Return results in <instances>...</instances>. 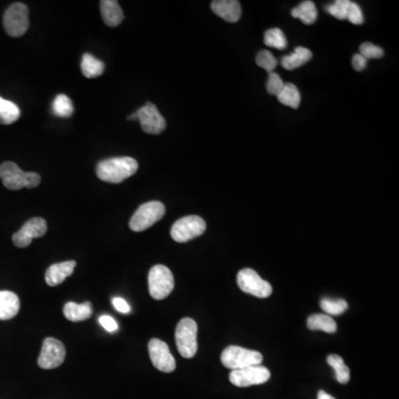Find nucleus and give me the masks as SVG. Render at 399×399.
I'll list each match as a JSON object with an SVG mask.
<instances>
[{
	"label": "nucleus",
	"mask_w": 399,
	"mask_h": 399,
	"mask_svg": "<svg viewBox=\"0 0 399 399\" xmlns=\"http://www.w3.org/2000/svg\"><path fill=\"white\" fill-rule=\"evenodd\" d=\"M139 164L137 160L130 156L111 158L99 162L97 165V175L100 180L108 184H121L137 173Z\"/></svg>",
	"instance_id": "nucleus-1"
},
{
	"label": "nucleus",
	"mask_w": 399,
	"mask_h": 399,
	"mask_svg": "<svg viewBox=\"0 0 399 399\" xmlns=\"http://www.w3.org/2000/svg\"><path fill=\"white\" fill-rule=\"evenodd\" d=\"M0 179L7 189L17 191L24 188L33 189L40 184V175L36 172H24L14 162H3L0 165Z\"/></svg>",
	"instance_id": "nucleus-2"
},
{
	"label": "nucleus",
	"mask_w": 399,
	"mask_h": 399,
	"mask_svg": "<svg viewBox=\"0 0 399 399\" xmlns=\"http://www.w3.org/2000/svg\"><path fill=\"white\" fill-rule=\"evenodd\" d=\"M221 361L227 368L238 370V369H243L246 367L261 365L263 361V355L257 350H246L241 346L231 345L223 350Z\"/></svg>",
	"instance_id": "nucleus-3"
},
{
	"label": "nucleus",
	"mask_w": 399,
	"mask_h": 399,
	"mask_svg": "<svg viewBox=\"0 0 399 399\" xmlns=\"http://www.w3.org/2000/svg\"><path fill=\"white\" fill-rule=\"evenodd\" d=\"M175 343L184 359L195 357L197 352V324L190 318H182L175 329Z\"/></svg>",
	"instance_id": "nucleus-4"
},
{
	"label": "nucleus",
	"mask_w": 399,
	"mask_h": 399,
	"mask_svg": "<svg viewBox=\"0 0 399 399\" xmlns=\"http://www.w3.org/2000/svg\"><path fill=\"white\" fill-rule=\"evenodd\" d=\"M165 214V206L159 201H150L141 205L132 215L129 227L134 232H142L156 225Z\"/></svg>",
	"instance_id": "nucleus-5"
},
{
	"label": "nucleus",
	"mask_w": 399,
	"mask_h": 399,
	"mask_svg": "<svg viewBox=\"0 0 399 399\" xmlns=\"http://www.w3.org/2000/svg\"><path fill=\"white\" fill-rule=\"evenodd\" d=\"M149 292L151 298L161 301L172 293L174 288V277L167 266H154L149 272Z\"/></svg>",
	"instance_id": "nucleus-6"
},
{
	"label": "nucleus",
	"mask_w": 399,
	"mask_h": 399,
	"mask_svg": "<svg viewBox=\"0 0 399 399\" xmlns=\"http://www.w3.org/2000/svg\"><path fill=\"white\" fill-rule=\"evenodd\" d=\"M206 230V223L197 215L184 216L171 227V238L178 243H186L202 236Z\"/></svg>",
	"instance_id": "nucleus-7"
},
{
	"label": "nucleus",
	"mask_w": 399,
	"mask_h": 399,
	"mask_svg": "<svg viewBox=\"0 0 399 399\" xmlns=\"http://www.w3.org/2000/svg\"><path fill=\"white\" fill-rule=\"evenodd\" d=\"M6 33L11 37H22L29 27V10L25 3H16L6 10L3 16Z\"/></svg>",
	"instance_id": "nucleus-8"
},
{
	"label": "nucleus",
	"mask_w": 399,
	"mask_h": 399,
	"mask_svg": "<svg viewBox=\"0 0 399 399\" xmlns=\"http://www.w3.org/2000/svg\"><path fill=\"white\" fill-rule=\"evenodd\" d=\"M238 285L241 291L259 298H266L273 293L272 285L264 281L252 268H243L238 274Z\"/></svg>",
	"instance_id": "nucleus-9"
},
{
	"label": "nucleus",
	"mask_w": 399,
	"mask_h": 399,
	"mask_svg": "<svg viewBox=\"0 0 399 399\" xmlns=\"http://www.w3.org/2000/svg\"><path fill=\"white\" fill-rule=\"evenodd\" d=\"M66 359V348L63 343L54 337H47L42 343L38 365L42 369H54L60 366Z\"/></svg>",
	"instance_id": "nucleus-10"
},
{
	"label": "nucleus",
	"mask_w": 399,
	"mask_h": 399,
	"mask_svg": "<svg viewBox=\"0 0 399 399\" xmlns=\"http://www.w3.org/2000/svg\"><path fill=\"white\" fill-rule=\"evenodd\" d=\"M270 378H271V373L262 365L232 370L230 374V382L236 387L261 385V384L266 383Z\"/></svg>",
	"instance_id": "nucleus-11"
},
{
	"label": "nucleus",
	"mask_w": 399,
	"mask_h": 399,
	"mask_svg": "<svg viewBox=\"0 0 399 399\" xmlns=\"http://www.w3.org/2000/svg\"><path fill=\"white\" fill-rule=\"evenodd\" d=\"M148 350L151 361L156 369L163 373L174 372L177 364L167 343L161 339H152L149 342Z\"/></svg>",
	"instance_id": "nucleus-12"
},
{
	"label": "nucleus",
	"mask_w": 399,
	"mask_h": 399,
	"mask_svg": "<svg viewBox=\"0 0 399 399\" xmlns=\"http://www.w3.org/2000/svg\"><path fill=\"white\" fill-rule=\"evenodd\" d=\"M48 231L47 222L42 218H33L22 225L18 232L13 236V242L17 247L24 249L31 245L33 238H42Z\"/></svg>",
	"instance_id": "nucleus-13"
},
{
	"label": "nucleus",
	"mask_w": 399,
	"mask_h": 399,
	"mask_svg": "<svg viewBox=\"0 0 399 399\" xmlns=\"http://www.w3.org/2000/svg\"><path fill=\"white\" fill-rule=\"evenodd\" d=\"M138 120L145 133L160 134L164 131L167 123L159 113L158 108L151 102H147L137 111Z\"/></svg>",
	"instance_id": "nucleus-14"
},
{
	"label": "nucleus",
	"mask_w": 399,
	"mask_h": 399,
	"mask_svg": "<svg viewBox=\"0 0 399 399\" xmlns=\"http://www.w3.org/2000/svg\"><path fill=\"white\" fill-rule=\"evenodd\" d=\"M211 8L216 16L221 17L227 22H238L242 15L238 0H215L211 3Z\"/></svg>",
	"instance_id": "nucleus-15"
},
{
	"label": "nucleus",
	"mask_w": 399,
	"mask_h": 399,
	"mask_svg": "<svg viewBox=\"0 0 399 399\" xmlns=\"http://www.w3.org/2000/svg\"><path fill=\"white\" fill-rule=\"evenodd\" d=\"M77 263L74 261H67V262L57 263L52 264L46 271V283L49 286H58L65 282L67 277H70L74 273V268Z\"/></svg>",
	"instance_id": "nucleus-16"
},
{
	"label": "nucleus",
	"mask_w": 399,
	"mask_h": 399,
	"mask_svg": "<svg viewBox=\"0 0 399 399\" xmlns=\"http://www.w3.org/2000/svg\"><path fill=\"white\" fill-rule=\"evenodd\" d=\"M20 309L19 298L10 291H0V320L14 318Z\"/></svg>",
	"instance_id": "nucleus-17"
},
{
	"label": "nucleus",
	"mask_w": 399,
	"mask_h": 399,
	"mask_svg": "<svg viewBox=\"0 0 399 399\" xmlns=\"http://www.w3.org/2000/svg\"><path fill=\"white\" fill-rule=\"evenodd\" d=\"M102 19L109 27H117L121 25L124 15L118 1L115 0H102L100 3Z\"/></svg>",
	"instance_id": "nucleus-18"
},
{
	"label": "nucleus",
	"mask_w": 399,
	"mask_h": 399,
	"mask_svg": "<svg viewBox=\"0 0 399 399\" xmlns=\"http://www.w3.org/2000/svg\"><path fill=\"white\" fill-rule=\"evenodd\" d=\"M63 315L67 320L72 322H82L90 318L92 315V304L90 302L77 304L74 302H68L63 307Z\"/></svg>",
	"instance_id": "nucleus-19"
},
{
	"label": "nucleus",
	"mask_w": 399,
	"mask_h": 399,
	"mask_svg": "<svg viewBox=\"0 0 399 399\" xmlns=\"http://www.w3.org/2000/svg\"><path fill=\"white\" fill-rule=\"evenodd\" d=\"M313 54L311 50L304 47H296L291 55L282 58V66L286 70H294L300 68L312 59Z\"/></svg>",
	"instance_id": "nucleus-20"
},
{
	"label": "nucleus",
	"mask_w": 399,
	"mask_h": 399,
	"mask_svg": "<svg viewBox=\"0 0 399 399\" xmlns=\"http://www.w3.org/2000/svg\"><path fill=\"white\" fill-rule=\"evenodd\" d=\"M307 327L311 331H324L325 333L333 334L337 331L336 322L329 315H311L307 320Z\"/></svg>",
	"instance_id": "nucleus-21"
},
{
	"label": "nucleus",
	"mask_w": 399,
	"mask_h": 399,
	"mask_svg": "<svg viewBox=\"0 0 399 399\" xmlns=\"http://www.w3.org/2000/svg\"><path fill=\"white\" fill-rule=\"evenodd\" d=\"M292 16L301 19L305 25H312L318 19V9L313 1H303L298 7L292 9Z\"/></svg>",
	"instance_id": "nucleus-22"
},
{
	"label": "nucleus",
	"mask_w": 399,
	"mask_h": 399,
	"mask_svg": "<svg viewBox=\"0 0 399 399\" xmlns=\"http://www.w3.org/2000/svg\"><path fill=\"white\" fill-rule=\"evenodd\" d=\"M277 100L286 107L298 109L301 104V93L293 83H285L281 92L277 95Z\"/></svg>",
	"instance_id": "nucleus-23"
},
{
	"label": "nucleus",
	"mask_w": 399,
	"mask_h": 399,
	"mask_svg": "<svg viewBox=\"0 0 399 399\" xmlns=\"http://www.w3.org/2000/svg\"><path fill=\"white\" fill-rule=\"evenodd\" d=\"M81 72L86 78H97L104 72V63L90 54H85L81 60Z\"/></svg>",
	"instance_id": "nucleus-24"
},
{
	"label": "nucleus",
	"mask_w": 399,
	"mask_h": 399,
	"mask_svg": "<svg viewBox=\"0 0 399 399\" xmlns=\"http://www.w3.org/2000/svg\"><path fill=\"white\" fill-rule=\"evenodd\" d=\"M20 117V109L14 102L0 97V124H11Z\"/></svg>",
	"instance_id": "nucleus-25"
},
{
	"label": "nucleus",
	"mask_w": 399,
	"mask_h": 399,
	"mask_svg": "<svg viewBox=\"0 0 399 399\" xmlns=\"http://www.w3.org/2000/svg\"><path fill=\"white\" fill-rule=\"evenodd\" d=\"M327 363L335 370L336 380L341 384H348L350 380V372L348 365L344 363V359L336 354L328 356Z\"/></svg>",
	"instance_id": "nucleus-26"
},
{
	"label": "nucleus",
	"mask_w": 399,
	"mask_h": 399,
	"mask_svg": "<svg viewBox=\"0 0 399 399\" xmlns=\"http://www.w3.org/2000/svg\"><path fill=\"white\" fill-rule=\"evenodd\" d=\"M52 110L57 117L69 118L74 113V104L66 95H59L56 97L55 101L52 104Z\"/></svg>",
	"instance_id": "nucleus-27"
},
{
	"label": "nucleus",
	"mask_w": 399,
	"mask_h": 399,
	"mask_svg": "<svg viewBox=\"0 0 399 399\" xmlns=\"http://www.w3.org/2000/svg\"><path fill=\"white\" fill-rule=\"evenodd\" d=\"M264 44L275 49L284 50L287 47L286 37L279 28H272L264 35Z\"/></svg>",
	"instance_id": "nucleus-28"
},
{
	"label": "nucleus",
	"mask_w": 399,
	"mask_h": 399,
	"mask_svg": "<svg viewBox=\"0 0 399 399\" xmlns=\"http://www.w3.org/2000/svg\"><path fill=\"white\" fill-rule=\"evenodd\" d=\"M320 307L329 316H337L342 315L348 309V302L344 300H331V298H323L320 301Z\"/></svg>",
	"instance_id": "nucleus-29"
},
{
	"label": "nucleus",
	"mask_w": 399,
	"mask_h": 399,
	"mask_svg": "<svg viewBox=\"0 0 399 399\" xmlns=\"http://www.w3.org/2000/svg\"><path fill=\"white\" fill-rule=\"evenodd\" d=\"M256 63L257 66L266 70L268 74L273 72L274 69L277 66V58L274 57L273 54L268 50H262L257 54Z\"/></svg>",
	"instance_id": "nucleus-30"
},
{
	"label": "nucleus",
	"mask_w": 399,
	"mask_h": 399,
	"mask_svg": "<svg viewBox=\"0 0 399 399\" xmlns=\"http://www.w3.org/2000/svg\"><path fill=\"white\" fill-rule=\"evenodd\" d=\"M350 5V0H337L333 5L328 6L326 10H327L328 14L335 17L337 19L346 20Z\"/></svg>",
	"instance_id": "nucleus-31"
},
{
	"label": "nucleus",
	"mask_w": 399,
	"mask_h": 399,
	"mask_svg": "<svg viewBox=\"0 0 399 399\" xmlns=\"http://www.w3.org/2000/svg\"><path fill=\"white\" fill-rule=\"evenodd\" d=\"M359 55L363 56L367 60L368 59H380L384 56V50L376 44L364 42L359 48Z\"/></svg>",
	"instance_id": "nucleus-32"
},
{
	"label": "nucleus",
	"mask_w": 399,
	"mask_h": 399,
	"mask_svg": "<svg viewBox=\"0 0 399 399\" xmlns=\"http://www.w3.org/2000/svg\"><path fill=\"white\" fill-rule=\"evenodd\" d=\"M284 82L279 77L277 72H270L268 74V85H266V89H268V92L270 95H274V96H277L279 92H281L282 89L284 87Z\"/></svg>",
	"instance_id": "nucleus-33"
},
{
	"label": "nucleus",
	"mask_w": 399,
	"mask_h": 399,
	"mask_svg": "<svg viewBox=\"0 0 399 399\" xmlns=\"http://www.w3.org/2000/svg\"><path fill=\"white\" fill-rule=\"evenodd\" d=\"M346 20L352 22L353 25H361L364 22V15L361 7L356 3L350 1V9H348V18Z\"/></svg>",
	"instance_id": "nucleus-34"
},
{
	"label": "nucleus",
	"mask_w": 399,
	"mask_h": 399,
	"mask_svg": "<svg viewBox=\"0 0 399 399\" xmlns=\"http://www.w3.org/2000/svg\"><path fill=\"white\" fill-rule=\"evenodd\" d=\"M99 323H100V325H101L106 331L109 332V333H115V332L119 329L118 323L115 322V318H111L109 315H102V316H100Z\"/></svg>",
	"instance_id": "nucleus-35"
},
{
	"label": "nucleus",
	"mask_w": 399,
	"mask_h": 399,
	"mask_svg": "<svg viewBox=\"0 0 399 399\" xmlns=\"http://www.w3.org/2000/svg\"><path fill=\"white\" fill-rule=\"evenodd\" d=\"M113 305L118 312L122 313V314H128L131 311V307L129 305L128 302L124 301L123 298H115L113 300Z\"/></svg>",
	"instance_id": "nucleus-36"
},
{
	"label": "nucleus",
	"mask_w": 399,
	"mask_h": 399,
	"mask_svg": "<svg viewBox=\"0 0 399 399\" xmlns=\"http://www.w3.org/2000/svg\"><path fill=\"white\" fill-rule=\"evenodd\" d=\"M352 63H353V67L356 72H363L364 69L366 68L367 59H365L359 54H356V55H354Z\"/></svg>",
	"instance_id": "nucleus-37"
},
{
	"label": "nucleus",
	"mask_w": 399,
	"mask_h": 399,
	"mask_svg": "<svg viewBox=\"0 0 399 399\" xmlns=\"http://www.w3.org/2000/svg\"><path fill=\"white\" fill-rule=\"evenodd\" d=\"M318 399H336V398H334L333 396H331V395L327 394L326 391H318Z\"/></svg>",
	"instance_id": "nucleus-38"
},
{
	"label": "nucleus",
	"mask_w": 399,
	"mask_h": 399,
	"mask_svg": "<svg viewBox=\"0 0 399 399\" xmlns=\"http://www.w3.org/2000/svg\"><path fill=\"white\" fill-rule=\"evenodd\" d=\"M128 120H131V121L138 120L137 113H132L131 115H129Z\"/></svg>",
	"instance_id": "nucleus-39"
}]
</instances>
